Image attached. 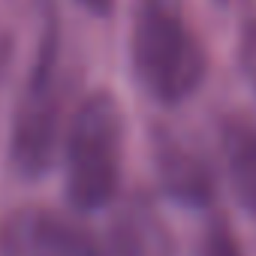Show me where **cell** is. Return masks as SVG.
<instances>
[{
    "instance_id": "cell-3",
    "label": "cell",
    "mask_w": 256,
    "mask_h": 256,
    "mask_svg": "<svg viewBox=\"0 0 256 256\" xmlns=\"http://www.w3.org/2000/svg\"><path fill=\"white\" fill-rule=\"evenodd\" d=\"M58 72H54V48L46 46L34 76L28 82V90L22 96L18 114H16V160L28 172H42L52 163L54 139H58Z\"/></svg>"
},
{
    "instance_id": "cell-1",
    "label": "cell",
    "mask_w": 256,
    "mask_h": 256,
    "mask_svg": "<svg viewBox=\"0 0 256 256\" xmlns=\"http://www.w3.org/2000/svg\"><path fill=\"white\" fill-rule=\"evenodd\" d=\"M133 66L139 82L163 102H181L199 88L205 54L172 0H139L133 22Z\"/></svg>"
},
{
    "instance_id": "cell-2",
    "label": "cell",
    "mask_w": 256,
    "mask_h": 256,
    "mask_svg": "<svg viewBox=\"0 0 256 256\" xmlns=\"http://www.w3.org/2000/svg\"><path fill=\"white\" fill-rule=\"evenodd\" d=\"M124 112L106 90L88 96L66 133V187L78 208H102L120 184Z\"/></svg>"
},
{
    "instance_id": "cell-5",
    "label": "cell",
    "mask_w": 256,
    "mask_h": 256,
    "mask_svg": "<svg viewBox=\"0 0 256 256\" xmlns=\"http://www.w3.org/2000/svg\"><path fill=\"white\" fill-rule=\"evenodd\" d=\"M226 160H229V175L238 190V199L256 211V130L241 126L226 136Z\"/></svg>"
},
{
    "instance_id": "cell-6",
    "label": "cell",
    "mask_w": 256,
    "mask_h": 256,
    "mask_svg": "<svg viewBox=\"0 0 256 256\" xmlns=\"http://www.w3.org/2000/svg\"><path fill=\"white\" fill-rule=\"evenodd\" d=\"M82 6H88L90 12H96V16H106L112 6H114V0H78Z\"/></svg>"
},
{
    "instance_id": "cell-4",
    "label": "cell",
    "mask_w": 256,
    "mask_h": 256,
    "mask_svg": "<svg viewBox=\"0 0 256 256\" xmlns=\"http://www.w3.org/2000/svg\"><path fill=\"white\" fill-rule=\"evenodd\" d=\"M0 256H94V250L76 229L34 214L10 220L6 235L0 238Z\"/></svg>"
}]
</instances>
